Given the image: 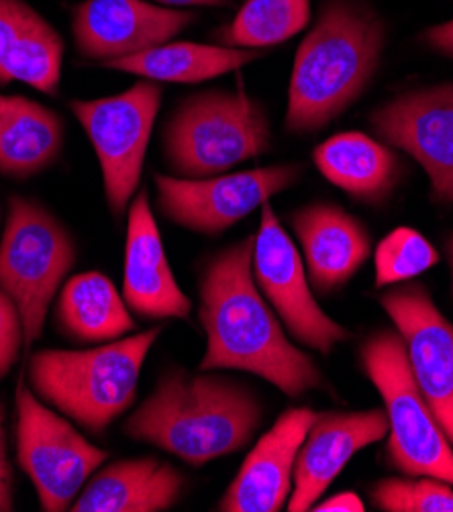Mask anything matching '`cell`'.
Masks as SVG:
<instances>
[{"mask_svg":"<svg viewBox=\"0 0 453 512\" xmlns=\"http://www.w3.org/2000/svg\"><path fill=\"white\" fill-rule=\"evenodd\" d=\"M251 258L254 235L215 253L200 272L198 323L207 335V351L198 370L254 374L290 398L327 388L321 368L292 345L258 290Z\"/></svg>","mask_w":453,"mask_h":512,"instance_id":"obj_1","label":"cell"},{"mask_svg":"<svg viewBox=\"0 0 453 512\" xmlns=\"http://www.w3.org/2000/svg\"><path fill=\"white\" fill-rule=\"evenodd\" d=\"M262 421L264 406L249 386L215 372L172 368L125 421L123 433L198 468L243 449Z\"/></svg>","mask_w":453,"mask_h":512,"instance_id":"obj_2","label":"cell"},{"mask_svg":"<svg viewBox=\"0 0 453 512\" xmlns=\"http://www.w3.org/2000/svg\"><path fill=\"white\" fill-rule=\"evenodd\" d=\"M386 45V23L364 0H329L298 45L284 115L290 135H315L368 90Z\"/></svg>","mask_w":453,"mask_h":512,"instance_id":"obj_3","label":"cell"},{"mask_svg":"<svg viewBox=\"0 0 453 512\" xmlns=\"http://www.w3.org/2000/svg\"><path fill=\"white\" fill-rule=\"evenodd\" d=\"M162 331L151 327L90 349L37 351L29 360V386L88 433H105L135 402L143 362Z\"/></svg>","mask_w":453,"mask_h":512,"instance_id":"obj_4","label":"cell"},{"mask_svg":"<svg viewBox=\"0 0 453 512\" xmlns=\"http://www.w3.org/2000/svg\"><path fill=\"white\" fill-rule=\"evenodd\" d=\"M164 158L178 178H211L264 156L270 117L243 88L205 90L184 98L164 125Z\"/></svg>","mask_w":453,"mask_h":512,"instance_id":"obj_5","label":"cell"},{"mask_svg":"<svg viewBox=\"0 0 453 512\" xmlns=\"http://www.w3.org/2000/svg\"><path fill=\"white\" fill-rule=\"evenodd\" d=\"M360 366L384 400L390 466L405 476H431L453 486V447L413 378L398 331L372 333L360 345Z\"/></svg>","mask_w":453,"mask_h":512,"instance_id":"obj_6","label":"cell"},{"mask_svg":"<svg viewBox=\"0 0 453 512\" xmlns=\"http://www.w3.org/2000/svg\"><path fill=\"white\" fill-rule=\"evenodd\" d=\"M76 258L72 233L52 211L33 198H9L7 223L0 231V292L21 313L27 353L39 339L49 304Z\"/></svg>","mask_w":453,"mask_h":512,"instance_id":"obj_7","label":"cell"},{"mask_svg":"<svg viewBox=\"0 0 453 512\" xmlns=\"http://www.w3.org/2000/svg\"><path fill=\"white\" fill-rule=\"evenodd\" d=\"M162 98L164 88L160 82L141 78L113 96L70 100L72 115L94 147L109 211L115 219L127 213L139 188Z\"/></svg>","mask_w":453,"mask_h":512,"instance_id":"obj_8","label":"cell"},{"mask_svg":"<svg viewBox=\"0 0 453 512\" xmlns=\"http://www.w3.org/2000/svg\"><path fill=\"white\" fill-rule=\"evenodd\" d=\"M17 464L37 490L45 512L70 510L109 453L45 406L25 380L17 384Z\"/></svg>","mask_w":453,"mask_h":512,"instance_id":"obj_9","label":"cell"},{"mask_svg":"<svg viewBox=\"0 0 453 512\" xmlns=\"http://www.w3.org/2000/svg\"><path fill=\"white\" fill-rule=\"evenodd\" d=\"M302 164H276L211 178L154 174L158 209L192 233L221 235L302 178Z\"/></svg>","mask_w":453,"mask_h":512,"instance_id":"obj_10","label":"cell"},{"mask_svg":"<svg viewBox=\"0 0 453 512\" xmlns=\"http://www.w3.org/2000/svg\"><path fill=\"white\" fill-rule=\"evenodd\" d=\"M251 272L258 290L300 345L331 355L339 343L351 339V331L333 321L317 304L302 255L284 231L270 200L262 204Z\"/></svg>","mask_w":453,"mask_h":512,"instance_id":"obj_11","label":"cell"},{"mask_svg":"<svg viewBox=\"0 0 453 512\" xmlns=\"http://www.w3.org/2000/svg\"><path fill=\"white\" fill-rule=\"evenodd\" d=\"M378 300L405 341L413 378L453 447V325L419 282L390 286Z\"/></svg>","mask_w":453,"mask_h":512,"instance_id":"obj_12","label":"cell"},{"mask_svg":"<svg viewBox=\"0 0 453 512\" xmlns=\"http://www.w3.org/2000/svg\"><path fill=\"white\" fill-rule=\"evenodd\" d=\"M370 127L427 172L433 200L453 204V82L388 100L370 115Z\"/></svg>","mask_w":453,"mask_h":512,"instance_id":"obj_13","label":"cell"},{"mask_svg":"<svg viewBox=\"0 0 453 512\" xmlns=\"http://www.w3.org/2000/svg\"><path fill=\"white\" fill-rule=\"evenodd\" d=\"M198 17L149 0H82L72 7L78 56L105 66L172 41Z\"/></svg>","mask_w":453,"mask_h":512,"instance_id":"obj_14","label":"cell"},{"mask_svg":"<svg viewBox=\"0 0 453 512\" xmlns=\"http://www.w3.org/2000/svg\"><path fill=\"white\" fill-rule=\"evenodd\" d=\"M386 435L388 415L384 408L317 413L296 455L292 492L286 502L288 510H311L343 472L349 459Z\"/></svg>","mask_w":453,"mask_h":512,"instance_id":"obj_15","label":"cell"},{"mask_svg":"<svg viewBox=\"0 0 453 512\" xmlns=\"http://www.w3.org/2000/svg\"><path fill=\"white\" fill-rule=\"evenodd\" d=\"M121 296L131 313L149 321H186L192 313V302L170 268L145 188L129 204Z\"/></svg>","mask_w":453,"mask_h":512,"instance_id":"obj_16","label":"cell"},{"mask_svg":"<svg viewBox=\"0 0 453 512\" xmlns=\"http://www.w3.org/2000/svg\"><path fill=\"white\" fill-rule=\"evenodd\" d=\"M317 411L290 406L274 427L249 451L237 476L217 502L221 512H278L292 492L298 449L305 441Z\"/></svg>","mask_w":453,"mask_h":512,"instance_id":"obj_17","label":"cell"},{"mask_svg":"<svg viewBox=\"0 0 453 512\" xmlns=\"http://www.w3.org/2000/svg\"><path fill=\"white\" fill-rule=\"evenodd\" d=\"M302 249L309 284L321 296H331L354 278L372 255L366 225L329 202H313L288 217Z\"/></svg>","mask_w":453,"mask_h":512,"instance_id":"obj_18","label":"cell"},{"mask_svg":"<svg viewBox=\"0 0 453 512\" xmlns=\"http://www.w3.org/2000/svg\"><path fill=\"white\" fill-rule=\"evenodd\" d=\"M184 476L158 457H133L96 470L76 496L74 512H160L184 492Z\"/></svg>","mask_w":453,"mask_h":512,"instance_id":"obj_19","label":"cell"},{"mask_svg":"<svg viewBox=\"0 0 453 512\" xmlns=\"http://www.w3.org/2000/svg\"><path fill=\"white\" fill-rule=\"evenodd\" d=\"M66 141L64 119L37 100L0 94V174L33 178L52 168Z\"/></svg>","mask_w":453,"mask_h":512,"instance_id":"obj_20","label":"cell"},{"mask_svg":"<svg viewBox=\"0 0 453 512\" xmlns=\"http://www.w3.org/2000/svg\"><path fill=\"white\" fill-rule=\"evenodd\" d=\"M313 160L333 186L366 204L388 200L402 178V164L390 145L358 131L329 137L317 145Z\"/></svg>","mask_w":453,"mask_h":512,"instance_id":"obj_21","label":"cell"},{"mask_svg":"<svg viewBox=\"0 0 453 512\" xmlns=\"http://www.w3.org/2000/svg\"><path fill=\"white\" fill-rule=\"evenodd\" d=\"M262 56L260 49H237L190 41H168L103 68L162 84H198L235 72Z\"/></svg>","mask_w":453,"mask_h":512,"instance_id":"obj_22","label":"cell"},{"mask_svg":"<svg viewBox=\"0 0 453 512\" xmlns=\"http://www.w3.org/2000/svg\"><path fill=\"white\" fill-rule=\"evenodd\" d=\"M60 331L78 343H109L135 329L117 286L100 272L70 278L56 304Z\"/></svg>","mask_w":453,"mask_h":512,"instance_id":"obj_23","label":"cell"},{"mask_svg":"<svg viewBox=\"0 0 453 512\" xmlns=\"http://www.w3.org/2000/svg\"><path fill=\"white\" fill-rule=\"evenodd\" d=\"M311 21V0H245L213 35L217 45L266 49L298 35Z\"/></svg>","mask_w":453,"mask_h":512,"instance_id":"obj_24","label":"cell"},{"mask_svg":"<svg viewBox=\"0 0 453 512\" xmlns=\"http://www.w3.org/2000/svg\"><path fill=\"white\" fill-rule=\"evenodd\" d=\"M64 51L62 35L35 11L7 60L9 84L17 80L41 94L56 96L62 80Z\"/></svg>","mask_w":453,"mask_h":512,"instance_id":"obj_25","label":"cell"},{"mask_svg":"<svg viewBox=\"0 0 453 512\" xmlns=\"http://www.w3.org/2000/svg\"><path fill=\"white\" fill-rule=\"evenodd\" d=\"M439 264L433 243L417 229L396 227L376 247V288L405 284Z\"/></svg>","mask_w":453,"mask_h":512,"instance_id":"obj_26","label":"cell"},{"mask_svg":"<svg viewBox=\"0 0 453 512\" xmlns=\"http://www.w3.org/2000/svg\"><path fill=\"white\" fill-rule=\"evenodd\" d=\"M370 500L384 512H453V486L431 476H390L372 486Z\"/></svg>","mask_w":453,"mask_h":512,"instance_id":"obj_27","label":"cell"},{"mask_svg":"<svg viewBox=\"0 0 453 512\" xmlns=\"http://www.w3.org/2000/svg\"><path fill=\"white\" fill-rule=\"evenodd\" d=\"M25 347V327L17 304L0 292V382H3L17 364Z\"/></svg>","mask_w":453,"mask_h":512,"instance_id":"obj_28","label":"cell"},{"mask_svg":"<svg viewBox=\"0 0 453 512\" xmlns=\"http://www.w3.org/2000/svg\"><path fill=\"white\" fill-rule=\"evenodd\" d=\"M33 15L35 9L25 0H0V86L9 84L5 72L7 60Z\"/></svg>","mask_w":453,"mask_h":512,"instance_id":"obj_29","label":"cell"},{"mask_svg":"<svg viewBox=\"0 0 453 512\" xmlns=\"http://www.w3.org/2000/svg\"><path fill=\"white\" fill-rule=\"evenodd\" d=\"M5 404L0 402V512L15 510V482H13V468L9 462L7 451V431H5Z\"/></svg>","mask_w":453,"mask_h":512,"instance_id":"obj_30","label":"cell"},{"mask_svg":"<svg viewBox=\"0 0 453 512\" xmlns=\"http://www.w3.org/2000/svg\"><path fill=\"white\" fill-rule=\"evenodd\" d=\"M421 41L439 56L453 58V19L433 25L421 33Z\"/></svg>","mask_w":453,"mask_h":512,"instance_id":"obj_31","label":"cell"},{"mask_svg":"<svg viewBox=\"0 0 453 512\" xmlns=\"http://www.w3.org/2000/svg\"><path fill=\"white\" fill-rule=\"evenodd\" d=\"M311 510H317V512H364L366 504L356 492L347 490V492L335 494L329 500L317 502Z\"/></svg>","mask_w":453,"mask_h":512,"instance_id":"obj_32","label":"cell"},{"mask_svg":"<svg viewBox=\"0 0 453 512\" xmlns=\"http://www.w3.org/2000/svg\"><path fill=\"white\" fill-rule=\"evenodd\" d=\"M149 3L168 7V9H184V7H217L229 9L233 7V0H149Z\"/></svg>","mask_w":453,"mask_h":512,"instance_id":"obj_33","label":"cell"},{"mask_svg":"<svg viewBox=\"0 0 453 512\" xmlns=\"http://www.w3.org/2000/svg\"><path fill=\"white\" fill-rule=\"evenodd\" d=\"M445 253H447V262H449V272H451V294H453V233L445 241Z\"/></svg>","mask_w":453,"mask_h":512,"instance_id":"obj_34","label":"cell"},{"mask_svg":"<svg viewBox=\"0 0 453 512\" xmlns=\"http://www.w3.org/2000/svg\"><path fill=\"white\" fill-rule=\"evenodd\" d=\"M0 221H3V211H0Z\"/></svg>","mask_w":453,"mask_h":512,"instance_id":"obj_35","label":"cell"}]
</instances>
